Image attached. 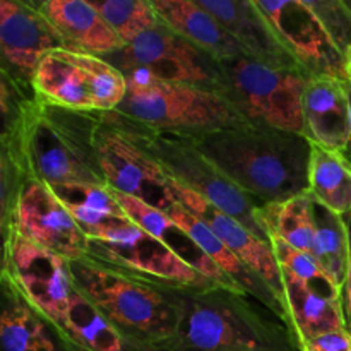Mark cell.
Segmentation results:
<instances>
[{"label": "cell", "instance_id": "cell-1", "mask_svg": "<svg viewBox=\"0 0 351 351\" xmlns=\"http://www.w3.org/2000/svg\"><path fill=\"white\" fill-rule=\"evenodd\" d=\"M103 115L58 106L2 79V161L48 185H108L98 154Z\"/></svg>", "mask_w": 351, "mask_h": 351}, {"label": "cell", "instance_id": "cell-2", "mask_svg": "<svg viewBox=\"0 0 351 351\" xmlns=\"http://www.w3.org/2000/svg\"><path fill=\"white\" fill-rule=\"evenodd\" d=\"M171 351H300L291 322L257 298L216 283L171 285Z\"/></svg>", "mask_w": 351, "mask_h": 351}, {"label": "cell", "instance_id": "cell-3", "mask_svg": "<svg viewBox=\"0 0 351 351\" xmlns=\"http://www.w3.org/2000/svg\"><path fill=\"white\" fill-rule=\"evenodd\" d=\"M192 136L202 153L261 206L308 194L314 143L304 134L242 123Z\"/></svg>", "mask_w": 351, "mask_h": 351}, {"label": "cell", "instance_id": "cell-4", "mask_svg": "<svg viewBox=\"0 0 351 351\" xmlns=\"http://www.w3.org/2000/svg\"><path fill=\"white\" fill-rule=\"evenodd\" d=\"M75 288L98 307L123 341L167 343L177 324L170 281L154 280L89 257L69 263Z\"/></svg>", "mask_w": 351, "mask_h": 351}, {"label": "cell", "instance_id": "cell-5", "mask_svg": "<svg viewBox=\"0 0 351 351\" xmlns=\"http://www.w3.org/2000/svg\"><path fill=\"white\" fill-rule=\"evenodd\" d=\"M221 93L247 123L304 134V95L312 75L300 69L235 57L218 62Z\"/></svg>", "mask_w": 351, "mask_h": 351}, {"label": "cell", "instance_id": "cell-6", "mask_svg": "<svg viewBox=\"0 0 351 351\" xmlns=\"http://www.w3.org/2000/svg\"><path fill=\"white\" fill-rule=\"evenodd\" d=\"M115 112L151 129L184 134L211 132L247 123L221 91L144 75L127 77L125 99Z\"/></svg>", "mask_w": 351, "mask_h": 351}, {"label": "cell", "instance_id": "cell-7", "mask_svg": "<svg viewBox=\"0 0 351 351\" xmlns=\"http://www.w3.org/2000/svg\"><path fill=\"white\" fill-rule=\"evenodd\" d=\"M137 125L141 127L151 154L156 158L170 180L195 192L213 206L242 221L254 233L269 240L259 218L261 208L264 206L233 184L202 153L192 134L158 130L141 123Z\"/></svg>", "mask_w": 351, "mask_h": 351}, {"label": "cell", "instance_id": "cell-8", "mask_svg": "<svg viewBox=\"0 0 351 351\" xmlns=\"http://www.w3.org/2000/svg\"><path fill=\"white\" fill-rule=\"evenodd\" d=\"M40 98L86 113L115 112L127 95V77L105 57L58 48L43 57L33 79Z\"/></svg>", "mask_w": 351, "mask_h": 351}, {"label": "cell", "instance_id": "cell-9", "mask_svg": "<svg viewBox=\"0 0 351 351\" xmlns=\"http://www.w3.org/2000/svg\"><path fill=\"white\" fill-rule=\"evenodd\" d=\"M98 154L106 184L115 192L161 211L177 202L170 177L151 154L134 120L117 112L105 113L98 130Z\"/></svg>", "mask_w": 351, "mask_h": 351}, {"label": "cell", "instance_id": "cell-10", "mask_svg": "<svg viewBox=\"0 0 351 351\" xmlns=\"http://www.w3.org/2000/svg\"><path fill=\"white\" fill-rule=\"evenodd\" d=\"M106 60L125 77L144 75L156 81L221 91L218 62L165 24L141 34L120 51L106 57Z\"/></svg>", "mask_w": 351, "mask_h": 351}, {"label": "cell", "instance_id": "cell-11", "mask_svg": "<svg viewBox=\"0 0 351 351\" xmlns=\"http://www.w3.org/2000/svg\"><path fill=\"white\" fill-rule=\"evenodd\" d=\"M2 274L16 285L36 311L60 329L75 290L69 261L34 245L10 226L2 230Z\"/></svg>", "mask_w": 351, "mask_h": 351}, {"label": "cell", "instance_id": "cell-12", "mask_svg": "<svg viewBox=\"0 0 351 351\" xmlns=\"http://www.w3.org/2000/svg\"><path fill=\"white\" fill-rule=\"evenodd\" d=\"M285 50L312 77L348 81L346 55L336 47L308 0H254Z\"/></svg>", "mask_w": 351, "mask_h": 351}, {"label": "cell", "instance_id": "cell-13", "mask_svg": "<svg viewBox=\"0 0 351 351\" xmlns=\"http://www.w3.org/2000/svg\"><path fill=\"white\" fill-rule=\"evenodd\" d=\"M9 226L69 263L88 256L89 239L45 182L24 178L12 206L2 216V230Z\"/></svg>", "mask_w": 351, "mask_h": 351}, {"label": "cell", "instance_id": "cell-14", "mask_svg": "<svg viewBox=\"0 0 351 351\" xmlns=\"http://www.w3.org/2000/svg\"><path fill=\"white\" fill-rule=\"evenodd\" d=\"M86 257L129 273L170 281V283H213L187 266L165 243L154 239L134 221L89 239Z\"/></svg>", "mask_w": 351, "mask_h": 351}, {"label": "cell", "instance_id": "cell-15", "mask_svg": "<svg viewBox=\"0 0 351 351\" xmlns=\"http://www.w3.org/2000/svg\"><path fill=\"white\" fill-rule=\"evenodd\" d=\"M0 48L3 74L34 89V74L45 55L69 45L34 2L0 0Z\"/></svg>", "mask_w": 351, "mask_h": 351}, {"label": "cell", "instance_id": "cell-16", "mask_svg": "<svg viewBox=\"0 0 351 351\" xmlns=\"http://www.w3.org/2000/svg\"><path fill=\"white\" fill-rule=\"evenodd\" d=\"M171 191H173L177 202H180L184 208H187L199 219H202L216 233V237L273 290V293L280 298L281 304L287 308L283 271L278 264L269 240L259 237L252 230L247 228L242 221L213 206L211 202L202 199L195 192L175 184L173 180H171Z\"/></svg>", "mask_w": 351, "mask_h": 351}, {"label": "cell", "instance_id": "cell-17", "mask_svg": "<svg viewBox=\"0 0 351 351\" xmlns=\"http://www.w3.org/2000/svg\"><path fill=\"white\" fill-rule=\"evenodd\" d=\"M0 351H79L60 329L26 300L2 274Z\"/></svg>", "mask_w": 351, "mask_h": 351}, {"label": "cell", "instance_id": "cell-18", "mask_svg": "<svg viewBox=\"0 0 351 351\" xmlns=\"http://www.w3.org/2000/svg\"><path fill=\"white\" fill-rule=\"evenodd\" d=\"M199 3L223 24L245 57L274 67L300 69L280 43L254 0H199Z\"/></svg>", "mask_w": 351, "mask_h": 351}, {"label": "cell", "instance_id": "cell-19", "mask_svg": "<svg viewBox=\"0 0 351 351\" xmlns=\"http://www.w3.org/2000/svg\"><path fill=\"white\" fill-rule=\"evenodd\" d=\"M34 5L71 50L106 58L125 47L91 0H43Z\"/></svg>", "mask_w": 351, "mask_h": 351}, {"label": "cell", "instance_id": "cell-20", "mask_svg": "<svg viewBox=\"0 0 351 351\" xmlns=\"http://www.w3.org/2000/svg\"><path fill=\"white\" fill-rule=\"evenodd\" d=\"M305 136L317 146L345 153L350 137V103L345 81L311 77L304 95Z\"/></svg>", "mask_w": 351, "mask_h": 351}, {"label": "cell", "instance_id": "cell-21", "mask_svg": "<svg viewBox=\"0 0 351 351\" xmlns=\"http://www.w3.org/2000/svg\"><path fill=\"white\" fill-rule=\"evenodd\" d=\"M115 197L119 199L120 206H122L123 211L127 213V216H129L137 226H141V228L146 230L149 235H153L154 239L160 240L161 243H165V245H167L175 256L180 257L187 266H191L192 269L197 271L201 276L213 281V283H218L225 288H232V290H239V288L221 273V269L206 256L204 250H202L201 247L195 243V240L185 232L184 226L178 225L167 211H161V209L153 208V206L146 204V202L139 201V199L129 197V195L120 194V192H115Z\"/></svg>", "mask_w": 351, "mask_h": 351}, {"label": "cell", "instance_id": "cell-22", "mask_svg": "<svg viewBox=\"0 0 351 351\" xmlns=\"http://www.w3.org/2000/svg\"><path fill=\"white\" fill-rule=\"evenodd\" d=\"M165 26L173 29L216 62L242 57L243 51L223 24L199 0H153Z\"/></svg>", "mask_w": 351, "mask_h": 351}, {"label": "cell", "instance_id": "cell-23", "mask_svg": "<svg viewBox=\"0 0 351 351\" xmlns=\"http://www.w3.org/2000/svg\"><path fill=\"white\" fill-rule=\"evenodd\" d=\"M285 304L298 343L326 332L350 329L343 297H329L290 274H283Z\"/></svg>", "mask_w": 351, "mask_h": 351}, {"label": "cell", "instance_id": "cell-24", "mask_svg": "<svg viewBox=\"0 0 351 351\" xmlns=\"http://www.w3.org/2000/svg\"><path fill=\"white\" fill-rule=\"evenodd\" d=\"M50 187L88 239L132 221L108 185L60 184Z\"/></svg>", "mask_w": 351, "mask_h": 351}, {"label": "cell", "instance_id": "cell-25", "mask_svg": "<svg viewBox=\"0 0 351 351\" xmlns=\"http://www.w3.org/2000/svg\"><path fill=\"white\" fill-rule=\"evenodd\" d=\"M308 194L339 216L351 213V161L339 151L312 144Z\"/></svg>", "mask_w": 351, "mask_h": 351}, {"label": "cell", "instance_id": "cell-26", "mask_svg": "<svg viewBox=\"0 0 351 351\" xmlns=\"http://www.w3.org/2000/svg\"><path fill=\"white\" fill-rule=\"evenodd\" d=\"M62 335L79 351H123V338L86 295H71Z\"/></svg>", "mask_w": 351, "mask_h": 351}, {"label": "cell", "instance_id": "cell-27", "mask_svg": "<svg viewBox=\"0 0 351 351\" xmlns=\"http://www.w3.org/2000/svg\"><path fill=\"white\" fill-rule=\"evenodd\" d=\"M314 197L302 194L278 204L261 208L259 218L267 237H278L288 245L315 257L317 225L314 218Z\"/></svg>", "mask_w": 351, "mask_h": 351}, {"label": "cell", "instance_id": "cell-28", "mask_svg": "<svg viewBox=\"0 0 351 351\" xmlns=\"http://www.w3.org/2000/svg\"><path fill=\"white\" fill-rule=\"evenodd\" d=\"M314 218L317 225V249L315 259L324 267L326 273L335 280L343 290L348 273V228H346L345 216L329 211L314 199Z\"/></svg>", "mask_w": 351, "mask_h": 351}, {"label": "cell", "instance_id": "cell-29", "mask_svg": "<svg viewBox=\"0 0 351 351\" xmlns=\"http://www.w3.org/2000/svg\"><path fill=\"white\" fill-rule=\"evenodd\" d=\"M122 43L130 45L141 34L163 24L153 0H91Z\"/></svg>", "mask_w": 351, "mask_h": 351}, {"label": "cell", "instance_id": "cell-30", "mask_svg": "<svg viewBox=\"0 0 351 351\" xmlns=\"http://www.w3.org/2000/svg\"><path fill=\"white\" fill-rule=\"evenodd\" d=\"M269 242L283 274H290L295 280L329 297H343L341 288L326 273L324 267L317 263L314 256L288 245L285 240L278 237H269Z\"/></svg>", "mask_w": 351, "mask_h": 351}, {"label": "cell", "instance_id": "cell-31", "mask_svg": "<svg viewBox=\"0 0 351 351\" xmlns=\"http://www.w3.org/2000/svg\"><path fill=\"white\" fill-rule=\"evenodd\" d=\"M336 47L348 53L351 48V5L341 0H308Z\"/></svg>", "mask_w": 351, "mask_h": 351}, {"label": "cell", "instance_id": "cell-32", "mask_svg": "<svg viewBox=\"0 0 351 351\" xmlns=\"http://www.w3.org/2000/svg\"><path fill=\"white\" fill-rule=\"evenodd\" d=\"M300 351H351V331L339 329V331L326 332L315 338L305 339L298 343Z\"/></svg>", "mask_w": 351, "mask_h": 351}, {"label": "cell", "instance_id": "cell-33", "mask_svg": "<svg viewBox=\"0 0 351 351\" xmlns=\"http://www.w3.org/2000/svg\"><path fill=\"white\" fill-rule=\"evenodd\" d=\"M346 228H348V242H350V256H348V273H346L345 287H343V302H345L346 319H348V328L351 331V213L345 216Z\"/></svg>", "mask_w": 351, "mask_h": 351}, {"label": "cell", "instance_id": "cell-34", "mask_svg": "<svg viewBox=\"0 0 351 351\" xmlns=\"http://www.w3.org/2000/svg\"><path fill=\"white\" fill-rule=\"evenodd\" d=\"M123 351H171L165 343L123 341Z\"/></svg>", "mask_w": 351, "mask_h": 351}, {"label": "cell", "instance_id": "cell-35", "mask_svg": "<svg viewBox=\"0 0 351 351\" xmlns=\"http://www.w3.org/2000/svg\"><path fill=\"white\" fill-rule=\"evenodd\" d=\"M345 91H346V96H348V103H350V137H348V146H346L345 149V156L348 158L351 161V82L350 81H345Z\"/></svg>", "mask_w": 351, "mask_h": 351}, {"label": "cell", "instance_id": "cell-36", "mask_svg": "<svg viewBox=\"0 0 351 351\" xmlns=\"http://www.w3.org/2000/svg\"><path fill=\"white\" fill-rule=\"evenodd\" d=\"M346 71H348V81L351 82V48L346 53Z\"/></svg>", "mask_w": 351, "mask_h": 351}]
</instances>
